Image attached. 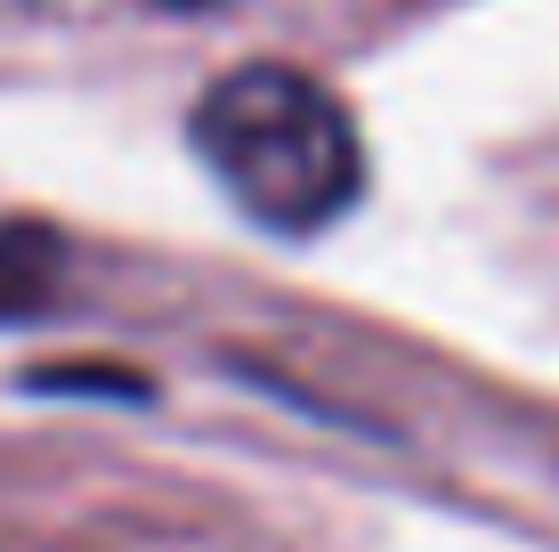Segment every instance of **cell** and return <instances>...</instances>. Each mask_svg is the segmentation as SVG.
<instances>
[{
  "label": "cell",
  "mask_w": 559,
  "mask_h": 552,
  "mask_svg": "<svg viewBox=\"0 0 559 552\" xmlns=\"http://www.w3.org/2000/svg\"><path fill=\"white\" fill-rule=\"evenodd\" d=\"M57 284V236L49 227H0V326L41 317Z\"/></svg>",
  "instance_id": "2"
},
{
  "label": "cell",
  "mask_w": 559,
  "mask_h": 552,
  "mask_svg": "<svg viewBox=\"0 0 559 552\" xmlns=\"http://www.w3.org/2000/svg\"><path fill=\"white\" fill-rule=\"evenodd\" d=\"M187 139L219 196L267 236H324L365 196V139L349 106L284 57L227 66L187 114Z\"/></svg>",
  "instance_id": "1"
},
{
  "label": "cell",
  "mask_w": 559,
  "mask_h": 552,
  "mask_svg": "<svg viewBox=\"0 0 559 552\" xmlns=\"http://www.w3.org/2000/svg\"><path fill=\"white\" fill-rule=\"evenodd\" d=\"M163 9H219V0H163Z\"/></svg>",
  "instance_id": "4"
},
{
  "label": "cell",
  "mask_w": 559,
  "mask_h": 552,
  "mask_svg": "<svg viewBox=\"0 0 559 552\" xmlns=\"http://www.w3.org/2000/svg\"><path fill=\"white\" fill-rule=\"evenodd\" d=\"M33 390H98V398H146V374L106 366V357H73V366H41Z\"/></svg>",
  "instance_id": "3"
}]
</instances>
